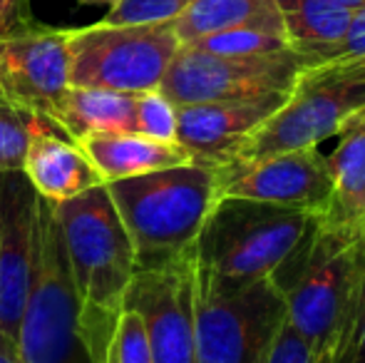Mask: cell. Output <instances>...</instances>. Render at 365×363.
Masks as SVG:
<instances>
[{
  "mask_svg": "<svg viewBox=\"0 0 365 363\" xmlns=\"http://www.w3.org/2000/svg\"><path fill=\"white\" fill-rule=\"evenodd\" d=\"M308 63L293 50L269 55H214L182 45L159 90L177 107L202 102H244L289 95Z\"/></svg>",
  "mask_w": 365,
  "mask_h": 363,
  "instance_id": "9",
  "label": "cell"
},
{
  "mask_svg": "<svg viewBox=\"0 0 365 363\" xmlns=\"http://www.w3.org/2000/svg\"><path fill=\"white\" fill-rule=\"evenodd\" d=\"M20 363H92L80 336L77 301L63 234L50 204H43L40 242L28 299L15 336Z\"/></svg>",
  "mask_w": 365,
  "mask_h": 363,
  "instance_id": "8",
  "label": "cell"
},
{
  "mask_svg": "<svg viewBox=\"0 0 365 363\" xmlns=\"http://www.w3.org/2000/svg\"><path fill=\"white\" fill-rule=\"evenodd\" d=\"M0 363H20L15 339H10V336L3 334V331H0Z\"/></svg>",
  "mask_w": 365,
  "mask_h": 363,
  "instance_id": "29",
  "label": "cell"
},
{
  "mask_svg": "<svg viewBox=\"0 0 365 363\" xmlns=\"http://www.w3.org/2000/svg\"><path fill=\"white\" fill-rule=\"evenodd\" d=\"M336 63H343L346 68H351L358 78L365 80V8L353 13L351 28H348L341 55L336 58Z\"/></svg>",
  "mask_w": 365,
  "mask_h": 363,
  "instance_id": "27",
  "label": "cell"
},
{
  "mask_svg": "<svg viewBox=\"0 0 365 363\" xmlns=\"http://www.w3.org/2000/svg\"><path fill=\"white\" fill-rule=\"evenodd\" d=\"M172 23L75 28L68 35V85L115 92L159 90L174 55L179 53Z\"/></svg>",
  "mask_w": 365,
  "mask_h": 363,
  "instance_id": "6",
  "label": "cell"
},
{
  "mask_svg": "<svg viewBox=\"0 0 365 363\" xmlns=\"http://www.w3.org/2000/svg\"><path fill=\"white\" fill-rule=\"evenodd\" d=\"M77 145L90 157L102 184L192 165V157L177 142H159L140 132H100L85 137Z\"/></svg>",
  "mask_w": 365,
  "mask_h": 363,
  "instance_id": "17",
  "label": "cell"
},
{
  "mask_svg": "<svg viewBox=\"0 0 365 363\" xmlns=\"http://www.w3.org/2000/svg\"><path fill=\"white\" fill-rule=\"evenodd\" d=\"M192 0H117L105 15V23L112 25H152L174 23Z\"/></svg>",
  "mask_w": 365,
  "mask_h": 363,
  "instance_id": "24",
  "label": "cell"
},
{
  "mask_svg": "<svg viewBox=\"0 0 365 363\" xmlns=\"http://www.w3.org/2000/svg\"><path fill=\"white\" fill-rule=\"evenodd\" d=\"M135 132L159 142H177V105L162 90L137 95Z\"/></svg>",
  "mask_w": 365,
  "mask_h": 363,
  "instance_id": "23",
  "label": "cell"
},
{
  "mask_svg": "<svg viewBox=\"0 0 365 363\" xmlns=\"http://www.w3.org/2000/svg\"><path fill=\"white\" fill-rule=\"evenodd\" d=\"M194 48L207 50L214 55H234V58H244V55H269L289 50V40L284 33L276 30L254 28V25H241V28L221 30L209 38L194 43Z\"/></svg>",
  "mask_w": 365,
  "mask_h": 363,
  "instance_id": "22",
  "label": "cell"
},
{
  "mask_svg": "<svg viewBox=\"0 0 365 363\" xmlns=\"http://www.w3.org/2000/svg\"><path fill=\"white\" fill-rule=\"evenodd\" d=\"M50 212L63 234L65 257L80 301L82 346L92 363H102L137 269L135 247L105 184L68 202L50 204Z\"/></svg>",
  "mask_w": 365,
  "mask_h": 363,
  "instance_id": "1",
  "label": "cell"
},
{
  "mask_svg": "<svg viewBox=\"0 0 365 363\" xmlns=\"http://www.w3.org/2000/svg\"><path fill=\"white\" fill-rule=\"evenodd\" d=\"M261 363H316L313 361L311 349L306 346V341L298 336V331L289 324V319H284V324L279 326L274 341H271L269 351H266Z\"/></svg>",
  "mask_w": 365,
  "mask_h": 363,
  "instance_id": "26",
  "label": "cell"
},
{
  "mask_svg": "<svg viewBox=\"0 0 365 363\" xmlns=\"http://www.w3.org/2000/svg\"><path fill=\"white\" fill-rule=\"evenodd\" d=\"M326 3L338 5V8H346V10H353V13L365 8V0H326Z\"/></svg>",
  "mask_w": 365,
  "mask_h": 363,
  "instance_id": "30",
  "label": "cell"
},
{
  "mask_svg": "<svg viewBox=\"0 0 365 363\" xmlns=\"http://www.w3.org/2000/svg\"><path fill=\"white\" fill-rule=\"evenodd\" d=\"M365 107V80L343 63L308 65L281 107L241 145L234 160L321 147ZM231 160V162H234Z\"/></svg>",
  "mask_w": 365,
  "mask_h": 363,
  "instance_id": "7",
  "label": "cell"
},
{
  "mask_svg": "<svg viewBox=\"0 0 365 363\" xmlns=\"http://www.w3.org/2000/svg\"><path fill=\"white\" fill-rule=\"evenodd\" d=\"M313 219L298 209L221 197L194 244L197 264L224 279H271Z\"/></svg>",
  "mask_w": 365,
  "mask_h": 363,
  "instance_id": "4",
  "label": "cell"
},
{
  "mask_svg": "<svg viewBox=\"0 0 365 363\" xmlns=\"http://www.w3.org/2000/svg\"><path fill=\"white\" fill-rule=\"evenodd\" d=\"M286 319L271 279H224L194 267L197 363H261Z\"/></svg>",
  "mask_w": 365,
  "mask_h": 363,
  "instance_id": "5",
  "label": "cell"
},
{
  "mask_svg": "<svg viewBox=\"0 0 365 363\" xmlns=\"http://www.w3.org/2000/svg\"><path fill=\"white\" fill-rule=\"evenodd\" d=\"M33 28L28 0H0V38Z\"/></svg>",
  "mask_w": 365,
  "mask_h": 363,
  "instance_id": "28",
  "label": "cell"
},
{
  "mask_svg": "<svg viewBox=\"0 0 365 363\" xmlns=\"http://www.w3.org/2000/svg\"><path fill=\"white\" fill-rule=\"evenodd\" d=\"M336 150L328 157L331 204L323 222L365 237V115L356 112L338 132Z\"/></svg>",
  "mask_w": 365,
  "mask_h": 363,
  "instance_id": "16",
  "label": "cell"
},
{
  "mask_svg": "<svg viewBox=\"0 0 365 363\" xmlns=\"http://www.w3.org/2000/svg\"><path fill=\"white\" fill-rule=\"evenodd\" d=\"M363 247L365 237L316 217L271 276L284 296L286 319L316 363H346Z\"/></svg>",
  "mask_w": 365,
  "mask_h": 363,
  "instance_id": "2",
  "label": "cell"
},
{
  "mask_svg": "<svg viewBox=\"0 0 365 363\" xmlns=\"http://www.w3.org/2000/svg\"><path fill=\"white\" fill-rule=\"evenodd\" d=\"M45 132H60L48 115L0 102V172L23 170L30 142Z\"/></svg>",
  "mask_w": 365,
  "mask_h": 363,
  "instance_id": "21",
  "label": "cell"
},
{
  "mask_svg": "<svg viewBox=\"0 0 365 363\" xmlns=\"http://www.w3.org/2000/svg\"><path fill=\"white\" fill-rule=\"evenodd\" d=\"M68 35L60 28H33L0 38V102L48 112L68 85Z\"/></svg>",
  "mask_w": 365,
  "mask_h": 363,
  "instance_id": "13",
  "label": "cell"
},
{
  "mask_svg": "<svg viewBox=\"0 0 365 363\" xmlns=\"http://www.w3.org/2000/svg\"><path fill=\"white\" fill-rule=\"evenodd\" d=\"M77 3H80V5H92V8H95V5H107V8H112L117 0H77Z\"/></svg>",
  "mask_w": 365,
  "mask_h": 363,
  "instance_id": "31",
  "label": "cell"
},
{
  "mask_svg": "<svg viewBox=\"0 0 365 363\" xmlns=\"http://www.w3.org/2000/svg\"><path fill=\"white\" fill-rule=\"evenodd\" d=\"M289 48L308 65L331 63L341 55L353 10L326 0H279Z\"/></svg>",
  "mask_w": 365,
  "mask_h": 363,
  "instance_id": "19",
  "label": "cell"
},
{
  "mask_svg": "<svg viewBox=\"0 0 365 363\" xmlns=\"http://www.w3.org/2000/svg\"><path fill=\"white\" fill-rule=\"evenodd\" d=\"M43 204L23 172H0V331L10 339L33 279Z\"/></svg>",
  "mask_w": 365,
  "mask_h": 363,
  "instance_id": "12",
  "label": "cell"
},
{
  "mask_svg": "<svg viewBox=\"0 0 365 363\" xmlns=\"http://www.w3.org/2000/svg\"><path fill=\"white\" fill-rule=\"evenodd\" d=\"M286 95L244 102H202L177 107V145L192 165L209 170L231 162L241 145L281 107Z\"/></svg>",
  "mask_w": 365,
  "mask_h": 363,
  "instance_id": "14",
  "label": "cell"
},
{
  "mask_svg": "<svg viewBox=\"0 0 365 363\" xmlns=\"http://www.w3.org/2000/svg\"><path fill=\"white\" fill-rule=\"evenodd\" d=\"M172 25L182 45H194L214 33L241 25L284 33L279 0H192Z\"/></svg>",
  "mask_w": 365,
  "mask_h": 363,
  "instance_id": "20",
  "label": "cell"
},
{
  "mask_svg": "<svg viewBox=\"0 0 365 363\" xmlns=\"http://www.w3.org/2000/svg\"><path fill=\"white\" fill-rule=\"evenodd\" d=\"M137 95L100 88H65L45 115L68 140L100 132H135Z\"/></svg>",
  "mask_w": 365,
  "mask_h": 363,
  "instance_id": "18",
  "label": "cell"
},
{
  "mask_svg": "<svg viewBox=\"0 0 365 363\" xmlns=\"http://www.w3.org/2000/svg\"><path fill=\"white\" fill-rule=\"evenodd\" d=\"M217 197H239L323 217L331 204L328 157L318 147L234 160L214 170Z\"/></svg>",
  "mask_w": 365,
  "mask_h": 363,
  "instance_id": "11",
  "label": "cell"
},
{
  "mask_svg": "<svg viewBox=\"0 0 365 363\" xmlns=\"http://www.w3.org/2000/svg\"><path fill=\"white\" fill-rule=\"evenodd\" d=\"M194 267L192 249L172 262L135 269L122 309L142 319L152 363H197Z\"/></svg>",
  "mask_w": 365,
  "mask_h": 363,
  "instance_id": "10",
  "label": "cell"
},
{
  "mask_svg": "<svg viewBox=\"0 0 365 363\" xmlns=\"http://www.w3.org/2000/svg\"><path fill=\"white\" fill-rule=\"evenodd\" d=\"M25 180L48 204H60L92 187H100L102 177L77 142L63 132L38 135L28 147L23 170Z\"/></svg>",
  "mask_w": 365,
  "mask_h": 363,
  "instance_id": "15",
  "label": "cell"
},
{
  "mask_svg": "<svg viewBox=\"0 0 365 363\" xmlns=\"http://www.w3.org/2000/svg\"><path fill=\"white\" fill-rule=\"evenodd\" d=\"M102 363H152V351L142 319L130 309H122L117 329L112 334Z\"/></svg>",
  "mask_w": 365,
  "mask_h": 363,
  "instance_id": "25",
  "label": "cell"
},
{
  "mask_svg": "<svg viewBox=\"0 0 365 363\" xmlns=\"http://www.w3.org/2000/svg\"><path fill=\"white\" fill-rule=\"evenodd\" d=\"M363 115H365V107H363Z\"/></svg>",
  "mask_w": 365,
  "mask_h": 363,
  "instance_id": "32",
  "label": "cell"
},
{
  "mask_svg": "<svg viewBox=\"0 0 365 363\" xmlns=\"http://www.w3.org/2000/svg\"><path fill=\"white\" fill-rule=\"evenodd\" d=\"M135 247L137 269L192 252L217 202V175L202 165H179L105 184Z\"/></svg>",
  "mask_w": 365,
  "mask_h": 363,
  "instance_id": "3",
  "label": "cell"
}]
</instances>
